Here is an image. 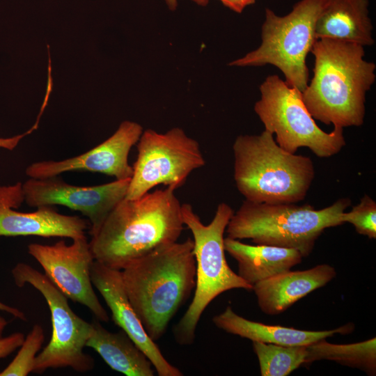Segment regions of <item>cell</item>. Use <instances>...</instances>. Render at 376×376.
<instances>
[{"label":"cell","mask_w":376,"mask_h":376,"mask_svg":"<svg viewBox=\"0 0 376 376\" xmlns=\"http://www.w3.org/2000/svg\"><path fill=\"white\" fill-rule=\"evenodd\" d=\"M121 274L128 299L155 342L195 288L193 239L155 249L130 262Z\"/></svg>","instance_id":"2"},{"label":"cell","mask_w":376,"mask_h":376,"mask_svg":"<svg viewBox=\"0 0 376 376\" xmlns=\"http://www.w3.org/2000/svg\"><path fill=\"white\" fill-rule=\"evenodd\" d=\"M343 223L352 224L356 231L370 239L376 238V203L365 194L351 211L342 214Z\"/></svg>","instance_id":"24"},{"label":"cell","mask_w":376,"mask_h":376,"mask_svg":"<svg viewBox=\"0 0 376 376\" xmlns=\"http://www.w3.org/2000/svg\"><path fill=\"white\" fill-rule=\"evenodd\" d=\"M350 204L351 200L344 198L315 210L309 204L257 203L245 199L233 212L226 232L232 239H251L256 244L294 249L307 257L326 228L344 224L342 214Z\"/></svg>","instance_id":"5"},{"label":"cell","mask_w":376,"mask_h":376,"mask_svg":"<svg viewBox=\"0 0 376 376\" xmlns=\"http://www.w3.org/2000/svg\"><path fill=\"white\" fill-rule=\"evenodd\" d=\"M368 0H324L315 23L316 39H332L362 46L374 44Z\"/></svg>","instance_id":"17"},{"label":"cell","mask_w":376,"mask_h":376,"mask_svg":"<svg viewBox=\"0 0 376 376\" xmlns=\"http://www.w3.org/2000/svg\"><path fill=\"white\" fill-rule=\"evenodd\" d=\"M8 322L6 319L0 315V338L2 337V334L5 327H6Z\"/></svg>","instance_id":"29"},{"label":"cell","mask_w":376,"mask_h":376,"mask_svg":"<svg viewBox=\"0 0 376 376\" xmlns=\"http://www.w3.org/2000/svg\"><path fill=\"white\" fill-rule=\"evenodd\" d=\"M24 201L22 184L0 187V236L36 235L61 237L72 240L85 236L88 221L79 217L63 214L53 206H41L31 212L13 210Z\"/></svg>","instance_id":"15"},{"label":"cell","mask_w":376,"mask_h":376,"mask_svg":"<svg viewBox=\"0 0 376 376\" xmlns=\"http://www.w3.org/2000/svg\"><path fill=\"white\" fill-rule=\"evenodd\" d=\"M304 364L315 361L330 360L344 366L359 368L367 374L376 373V338L351 344H333L321 339L306 346Z\"/></svg>","instance_id":"21"},{"label":"cell","mask_w":376,"mask_h":376,"mask_svg":"<svg viewBox=\"0 0 376 376\" xmlns=\"http://www.w3.org/2000/svg\"><path fill=\"white\" fill-rule=\"evenodd\" d=\"M324 1L300 0L284 16L266 8L260 45L229 65H274L284 75L288 84L302 93L308 84L306 59L317 40L315 23Z\"/></svg>","instance_id":"7"},{"label":"cell","mask_w":376,"mask_h":376,"mask_svg":"<svg viewBox=\"0 0 376 376\" xmlns=\"http://www.w3.org/2000/svg\"><path fill=\"white\" fill-rule=\"evenodd\" d=\"M184 224L191 232L196 260V285L187 310L173 328L174 338L182 346L191 345L202 314L219 295L233 289L253 290L229 267L225 257L224 237L233 214L229 205H218L210 224H204L189 203L181 204Z\"/></svg>","instance_id":"6"},{"label":"cell","mask_w":376,"mask_h":376,"mask_svg":"<svg viewBox=\"0 0 376 376\" xmlns=\"http://www.w3.org/2000/svg\"><path fill=\"white\" fill-rule=\"evenodd\" d=\"M214 324L227 333L253 341L287 346L308 345L334 334H348L354 325L348 323L337 329L325 331H306L280 325H269L247 320L237 315L228 306L212 318Z\"/></svg>","instance_id":"18"},{"label":"cell","mask_w":376,"mask_h":376,"mask_svg":"<svg viewBox=\"0 0 376 376\" xmlns=\"http://www.w3.org/2000/svg\"><path fill=\"white\" fill-rule=\"evenodd\" d=\"M24 338V335L21 332L0 338V359L6 357L19 347Z\"/></svg>","instance_id":"25"},{"label":"cell","mask_w":376,"mask_h":376,"mask_svg":"<svg viewBox=\"0 0 376 376\" xmlns=\"http://www.w3.org/2000/svg\"><path fill=\"white\" fill-rule=\"evenodd\" d=\"M143 132L138 123L124 120L111 136L88 151L62 160L32 163L25 173L31 178H49L71 171L100 173L116 180L131 178L133 168L128 162L129 153Z\"/></svg>","instance_id":"13"},{"label":"cell","mask_w":376,"mask_h":376,"mask_svg":"<svg viewBox=\"0 0 376 376\" xmlns=\"http://www.w3.org/2000/svg\"><path fill=\"white\" fill-rule=\"evenodd\" d=\"M137 157L125 196L134 199L164 185L177 189L205 160L198 142L180 127L159 133L148 129L137 142Z\"/></svg>","instance_id":"10"},{"label":"cell","mask_w":376,"mask_h":376,"mask_svg":"<svg viewBox=\"0 0 376 376\" xmlns=\"http://www.w3.org/2000/svg\"><path fill=\"white\" fill-rule=\"evenodd\" d=\"M336 276L334 267L322 264L303 271L282 272L253 286L260 310L277 315L310 292L323 287Z\"/></svg>","instance_id":"16"},{"label":"cell","mask_w":376,"mask_h":376,"mask_svg":"<svg viewBox=\"0 0 376 376\" xmlns=\"http://www.w3.org/2000/svg\"><path fill=\"white\" fill-rule=\"evenodd\" d=\"M130 178L103 185H70L57 176L30 178L22 184L24 201L31 207L63 205L88 218L89 233L95 235L110 212L125 198Z\"/></svg>","instance_id":"12"},{"label":"cell","mask_w":376,"mask_h":376,"mask_svg":"<svg viewBox=\"0 0 376 376\" xmlns=\"http://www.w3.org/2000/svg\"><path fill=\"white\" fill-rule=\"evenodd\" d=\"M28 253L68 299L87 307L97 320H109L93 288L91 267L95 260L86 235L73 239L70 244L63 240L53 244L31 243Z\"/></svg>","instance_id":"11"},{"label":"cell","mask_w":376,"mask_h":376,"mask_svg":"<svg viewBox=\"0 0 376 376\" xmlns=\"http://www.w3.org/2000/svg\"><path fill=\"white\" fill-rule=\"evenodd\" d=\"M311 52L313 77L302 97L312 117L342 128L362 125L366 93L375 81L376 69L363 58L364 47L322 38L315 41Z\"/></svg>","instance_id":"3"},{"label":"cell","mask_w":376,"mask_h":376,"mask_svg":"<svg viewBox=\"0 0 376 376\" xmlns=\"http://www.w3.org/2000/svg\"><path fill=\"white\" fill-rule=\"evenodd\" d=\"M0 311L8 313L15 318L23 321L26 320V315L17 308L8 306L0 301Z\"/></svg>","instance_id":"28"},{"label":"cell","mask_w":376,"mask_h":376,"mask_svg":"<svg viewBox=\"0 0 376 376\" xmlns=\"http://www.w3.org/2000/svg\"><path fill=\"white\" fill-rule=\"evenodd\" d=\"M260 92L254 111L283 149L295 153L307 147L319 157H329L345 145L343 128L334 127L329 133L321 130L306 107L302 93L278 75L267 77Z\"/></svg>","instance_id":"8"},{"label":"cell","mask_w":376,"mask_h":376,"mask_svg":"<svg viewBox=\"0 0 376 376\" xmlns=\"http://www.w3.org/2000/svg\"><path fill=\"white\" fill-rule=\"evenodd\" d=\"M233 150L234 180L246 200L296 203L306 197L315 175L310 157L283 149L265 130L238 136Z\"/></svg>","instance_id":"4"},{"label":"cell","mask_w":376,"mask_h":376,"mask_svg":"<svg viewBox=\"0 0 376 376\" xmlns=\"http://www.w3.org/2000/svg\"><path fill=\"white\" fill-rule=\"evenodd\" d=\"M175 189L123 199L89 241L95 260L122 270L130 262L178 241L184 222Z\"/></svg>","instance_id":"1"},{"label":"cell","mask_w":376,"mask_h":376,"mask_svg":"<svg viewBox=\"0 0 376 376\" xmlns=\"http://www.w3.org/2000/svg\"><path fill=\"white\" fill-rule=\"evenodd\" d=\"M38 123H35L33 126L27 132L10 138H0V148L13 150L19 143L21 139H22L25 136L31 133L33 130H36L38 127Z\"/></svg>","instance_id":"26"},{"label":"cell","mask_w":376,"mask_h":376,"mask_svg":"<svg viewBox=\"0 0 376 376\" xmlns=\"http://www.w3.org/2000/svg\"><path fill=\"white\" fill-rule=\"evenodd\" d=\"M44 340L42 327L40 324H34L13 360L0 372V376H26L31 373L36 354L41 349Z\"/></svg>","instance_id":"23"},{"label":"cell","mask_w":376,"mask_h":376,"mask_svg":"<svg viewBox=\"0 0 376 376\" xmlns=\"http://www.w3.org/2000/svg\"><path fill=\"white\" fill-rule=\"evenodd\" d=\"M11 274L17 286L29 284L39 291L50 311L52 336L36 356L32 373L42 374L49 368H63L78 373L91 370L95 361L84 349L92 331V323L72 310L68 297L45 274L24 263H18Z\"/></svg>","instance_id":"9"},{"label":"cell","mask_w":376,"mask_h":376,"mask_svg":"<svg viewBox=\"0 0 376 376\" xmlns=\"http://www.w3.org/2000/svg\"><path fill=\"white\" fill-rule=\"evenodd\" d=\"M169 8L174 10L177 6L178 0H165Z\"/></svg>","instance_id":"30"},{"label":"cell","mask_w":376,"mask_h":376,"mask_svg":"<svg viewBox=\"0 0 376 376\" xmlns=\"http://www.w3.org/2000/svg\"><path fill=\"white\" fill-rule=\"evenodd\" d=\"M221 3L230 10L240 13L248 6L255 3L256 0H220Z\"/></svg>","instance_id":"27"},{"label":"cell","mask_w":376,"mask_h":376,"mask_svg":"<svg viewBox=\"0 0 376 376\" xmlns=\"http://www.w3.org/2000/svg\"><path fill=\"white\" fill-rule=\"evenodd\" d=\"M91 279L110 309L114 323L146 354L155 373L159 376L183 375L165 358L145 331L127 296L121 270L94 260L91 267Z\"/></svg>","instance_id":"14"},{"label":"cell","mask_w":376,"mask_h":376,"mask_svg":"<svg viewBox=\"0 0 376 376\" xmlns=\"http://www.w3.org/2000/svg\"><path fill=\"white\" fill-rule=\"evenodd\" d=\"M193 1H196V3L199 4H205L207 1V0H193Z\"/></svg>","instance_id":"31"},{"label":"cell","mask_w":376,"mask_h":376,"mask_svg":"<svg viewBox=\"0 0 376 376\" xmlns=\"http://www.w3.org/2000/svg\"><path fill=\"white\" fill-rule=\"evenodd\" d=\"M224 249L237 263V274L247 283H256L290 270L302 260L294 249L270 245H250L240 240L224 238Z\"/></svg>","instance_id":"19"},{"label":"cell","mask_w":376,"mask_h":376,"mask_svg":"<svg viewBox=\"0 0 376 376\" xmlns=\"http://www.w3.org/2000/svg\"><path fill=\"white\" fill-rule=\"evenodd\" d=\"M86 347L95 350L113 370L127 376H153L155 370L146 354L122 329L111 332L97 321L92 322V331Z\"/></svg>","instance_id":"20"},{"label":"cell","mask_w":376,"mask_h":376,"mask_svg":"<svg viewBox=\"0 0 376 376\" xmlns=\"http://www.w3.org/2000/svg\"><path fill=\"white\" fill-rule=\"evenodd\" d=\"M307 345L287 346L253 341L262 376H286L304 364Z\"/></svg>","instance_id":"22"}]
</instances>
